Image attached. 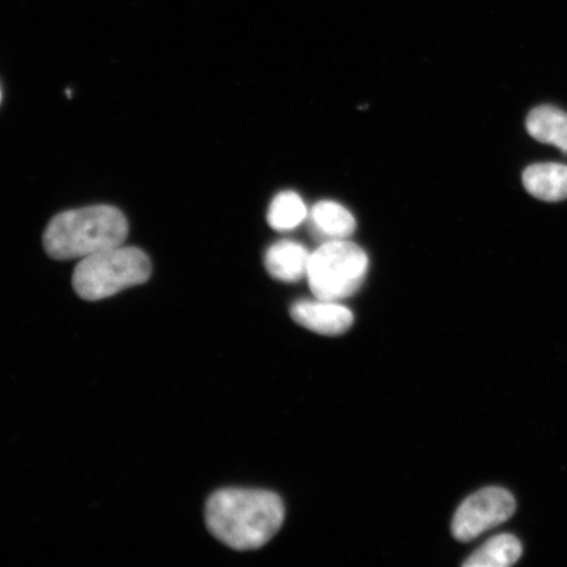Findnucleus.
Returning <instances> with one entry per match:
<instances>
[{
    "label": "nucleus",
    "instance_id": "obj_10",
    "mask_svg": "<svg viewBox=\"0 0 567 567\" xmlns=\"http://www.w3.org/2000/svg\"><path fill=\"white\" fill-rule=\"evenodd\" d=\"M315 230L326 239L340 240L357 229V219L349 209L334 202H319L311 210Z\"/></svg>",
    "mask_w": 567,
    "mask_h": 567
},
{
    "label": "nucleus",
    "instance_id": "obj_7",
    "mask_svg": "<svg viewBox=\"0 0 567 567\" xmlns=\"http://www.w3.org/2000/svg\"><path fill=\"white\" fill-rule=\"evenodd\" d=\"M310 255L307 247L293 240H280L268 248L265 266L274 279L297 282L307 278Z\"/></svg>",
    "mask_w": 567,
    "mask_h": 567
},
{
    "label": "nucleus",
    "instance_id": "obj_6",
    "mask_svg": "<svg viewBox=\"0 0 567 567\" xmlns=\"http://www.w3.org/2000/svg\"><path fill=\"white\" fill-rule=\"evenodd\" d=\"M290 317L302 328L317 334L337 337L351 329L353 315L349 308L338 301L301 300L290 308Z\"/></svg>",
    "mask_w": 567,
    "mask_h": 567
},
{
    "label": "nucleus",
    "instance_id": "obj_8",
    "mask_svg": "<svg viewBox=\"0 0 567 567\" xmlns=\"http://www.w3.org/2000/svg\"><path fill=\"white\" fill-rule=\"evenodd\" d=\"M523 186L542 202L558 203L567 198V166L561 163H536L523 172Z\"/></svg>",
    "mask_w": 567,
    "mask_h": 567
},
{
    "label": "nucleus",
    "instance_id": "obj_11",
    "mask_svg": "<svg viewBox=\"0 0 567 567\" xmlns=\"http://www.w3.org/2000/svg\"><path fill=\"white\" fill-rule=\"evenodd\" d=\"M523 548L509 534L492 537L464 563L465 567H508L522 557Z\"/></svg>",
    "mask_w": 567,
    "mask_h": 567
},
{
    "label": "nucleus",
    "instance_id": "obj_5",
    "mask_svg": "<svg viewBox=\"0 0 567 567\" xmlns=\"http://www.w3.org/2000/svg\"><path fill=\"white\" fill-rule=\"evenodd\" d=\"M515 509V498L506 488H481L457 508L452 522V534L456 540L470 543L484 532L507 522Z\"/></svg>",
    "mask_w": 567,
    "mask_h": 567
},
{
    "label": "nucleus",
    "instance_id": "obj_9",
    "mask_svg": "<svg viewBox=\"0 0 567 567\" xmlns=\"http://www.w3.org/2000/svg\"><path fill=\"white\" fill-rule=\"evenodd\" d=\"M526 126L532 138L567 155V112L553 105L536 106L528 113Z\"/></svg>",
    "mask_w": 567,
    "mask_h": 567
},
{
    "label": "nucleus",
    "instance_id": "obj_12",
    "mask_svg": "<svg viewBox=\"0 0 567 567\" xmlns=\"http://www.w3.org/2000/svg\"><path fill=\"white\" fill-rule=\"evenodd\" d=\"M307 213L302 198L292 190H287L274 198L267 219L271 228L284 231L297 228L307 217Z\"/></svg>",
    "mask_w": 567,
    "mask_h": 567
},
{
    "label": "nucleus",
    "instance_id": "obj_2",
    "mask_svg": "<svg viewBox=\"0 0 567 567\" xmlns=\"http://www.w3.org/2000/svg\"><path fill=\"white\" fill-rule=\"evenodd\" d=\"M130 231L122 210L111 205L60 213L44 233L45 251L52 259H83L123 246Z\"/></svg>",
    "mask_w": 567,
    "mask_h": 567
},
{
    "label": "nucleus",
    "instance_id": "obj_4",
    "mask_svg": "<svg viewBox=\"0 0 567 567\" xmlns=\"http://www.w3.org/2000/svg\"><path fill=\"white\" fill-rule=\"evenodd\" d=\"M370 261L363 248L329 240L310 255L307 279L316 299L340 301L358 292Z\"/></svg>",
    "mask_w": 567,
    "mask_h": 567
},
{
    "label": "nucleus",
    "instance_id": "obj_13",
    "mask_svg": "<svg viewBox=\"0 0 567 567\" xmlns=\"http://www.w3.org/2000/svg\"><path fill=\"white\" fill-rule=\"evenodd\" d=\"M0 103H2V90H0Z\"/></svg>",
    "mask_w": 567,
    "mask_h": 567
},
{
    "label": "nucleus",
    "instance_id": "obj_3",
    "mask_svg": "<svg viewBox=\"0 0 567 567\" xmlns=\"http://www.w3.org/2000/svg\"><path fill=\"white\" fill-rule=\"evenodd\" d=\"M151 259L132 246H118L83 258L74 269L73 287L86 301L110 299L151 279Z\"/></svg>",
    "mask_w": 567,
    "mask_h": 567
},
{
    "label": "nucleus",
    "instance_id": "obj_1",
    "mask_svg": "<svg viewBox=\"0 0 567 567\" xmlns=\"http://www.w3.org/2000/svg\"><path fill=\"white\" fill-rule=\"evenodd\" d=\"M286 519L278 494L255 488H223L209 496L205 523L213 536L234 550L265 547Z\"/></svg>",
    "mask_w": 567,
    "mask_h": 567
}]
</instances>
